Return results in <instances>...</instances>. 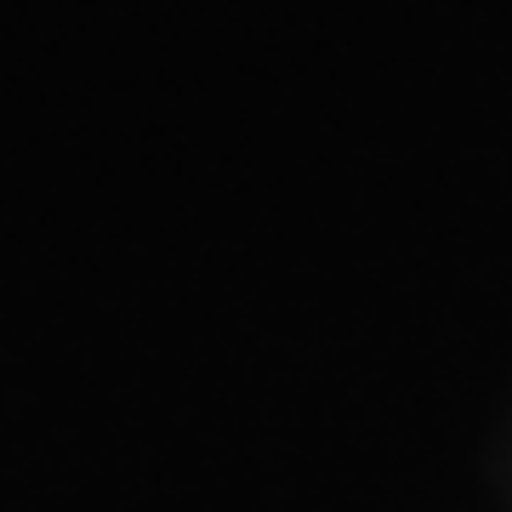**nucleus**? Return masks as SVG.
I'll list each match as a JSON object with an SVG mask.
<instances>
[]
</instances>
